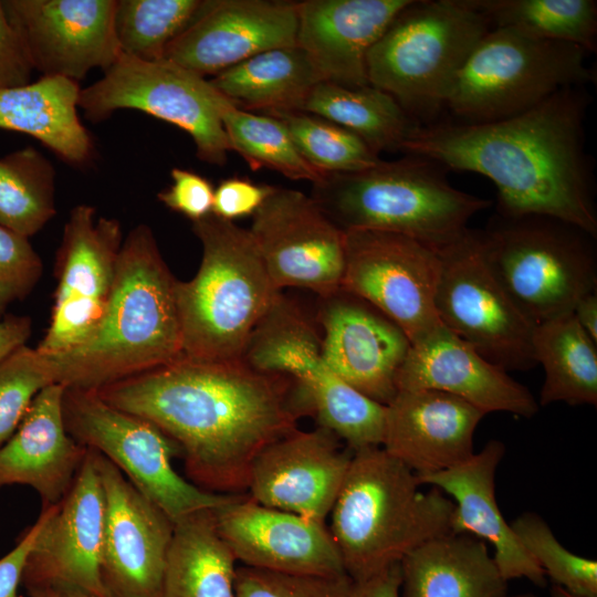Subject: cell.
I'll return each instance as SVG.
<instances>
[{
  "label": "cell",
  "instance_id": "cell-1",
  "mask_svg": "<svg viewBox=\"0 0 597 597\" xmlns=\"http://www.w3.org/2000/svg\"><path fill=\"white\" fill-rule=\"evenodd\" d=\"M109 405L139 416L180 450L190 481L220 494H245L251 465L270 443L296 428L292 380L243 358L179 356L95 389Z\"/></svg>",
  "mask_w": 597,
  "mask_h": 597
},
{
  "label": "cell",
  "instance_id": "cell-2",
  "mask_svg": "<svg viewBox=\"0 0 597 597\" xmlns=\"http://www.w3.org/2000/svg\"><path fill=\"white\" fill-rule=\"evenodd\" d=\"M587 86H569L519 115L463 124L417 126L405 155L426 157L447 171H469L496 188L495 213L545 214L597 237L594 164L586 150Z\"/></svg>",
  "mask_w": 597,
  "mask_h": 597
},
{
  "label": "cell",
  "instance_id": "cell-3",
  "mask_svg": "<svg viewBox=\"0 0 597 597\" xmlns=\"http://www.w3.org/2000/svg\"><path fill=\"white\" fill-rule=\"evenodd\" d=\"M176 283L151 229L133 228L123 240L98 328L82 345L49 354L56 384L98 389L181 356Z\"/></svg>",
  "mask_w": 597,
  "mask_h": 597
},
{
  "label": "cell",
  "instance_id": "cell-4",
  "mask_svg": "<svg viewBox=\"0 0 597 597\" xmlns=\"http://www.w3.org/2000/svg\"><path fill=\"white\" fill-rule=\"evenodd\" d=\"M381 447L353 453L329 512L328 530L353 582L400 561L420 544L450 532L454 503Z\"/></svg>",
  "mask_w": 597,
  "mask_h": 597
},
{
  "label": "cell",
  "instance_id": "cell-5",
  "mask_svg": "<svg viewBox=\"0 0 597 597\" xmlns=\"http://www.w3.org/2000/svg\"><path fill=\"white\" fill-rule=\"evenodd\" d=\"M312 198L343 231L399 233L437 251L492 203L453 187L433 160L408 154L363 170L327 174L314 185Z\"/></svg>",
  "mask_w": 597,
  "mask_h": 597
},
{
  "label": "cell",
  "instance_id": "cell-6",
  "mask_svg": "<svg viewBox=\"0 0 597 597\" xmlns=\"http://www.w3.org/2000/svg\"><path fill=\"white\" fill-rule=\"evenodd\" d=\"M202 245L197 274L176 283L182 355L199 360L242 358L263 316L281 294L249 230L212 213L192 222Z\"/></svg>",
  "mask_w": 597,
  "mask_h": 597
},
{
  "label": "cell",
  "instance_id": "cell-7",
  "mask_svg": "<svg viewBox=\"0 0 597 597\" xmlns=\"http://www.w3.org/2000/svg\"><path fill=\"white\" fill-rule=\"evenodd\" d=\"M491 28L468 0H410L368 52V84L419 126L434 124L455 73Z\"/></svg>",
  "mask_w": 597,
  "mask_h": 597
},
{
  "label": "cell",
  "instance_id": "cell-8",
  "mask_svg": "<svg viewBox=\"0 0 597 597\" xmlns=\"http://www.w3.org/2000/svg\"><path fill=\"white\" fill-rule=\"evenodd\" d=\"M479 231L493 274L534 324L572 313L597 291L596 237L583 228L545 214L494 213Z\"/></svg>",
  "mask_w": 597,
  "mask_h": 597
},
{
  "label": "cell",
  "instance_id": "cell-9",
  "mask_svg": "<svg viewBox=\"0 0 597 597\" xmlns=\"http://www.w3.org/2000/svg\"><path fill=\"white\" fill-rule=\"evenodd\" d=\"M587 55L575 44L491 28L455 73L444 111L463 124L519 115L562 88L595 83Z\"/></svg>",
  "mask_w": 597,
  "mask_h": 597
},
{
  "label": "cell",
  "instance_id": "cell-10",
  "mask_svg": "<svg viewBox=\"0 0 597 597\" xmlns=\"http://www.w3.org/2000/svg\"><path fill=\"white\" fill-rule=\"evenodd\" d=\"M67 433L109 460L174 522L217 510L238 494L199 488L172 465L179 447L150 421L103 400L95 389L65 387L62 400Z\"/></svg>",
  "mask_w": 597,
  "mask_h": 597
},
{
  "label": "cell",
  "instance_id": "cell-11",
  "mask_svg": "<svg viewBox=\"0 0 597 597\" xmlns=\"http://www.w3.org/2000/svg\"><path fill=\"white\" fill-rule=\"evenodd\" d=\"M229 103L209 80L171 61L121 54L101 80L81 90L77 105L92 122L125 108L168 122L190 135L200 160L222 166L231 150L221 122Z\"/></svg>",
  "mask_w": 597,
  "mask_h": 597
},
{
  "label": "cell",
  "instance_id": "cell-12",
  "mask_svg": "<svg viewBox=\"0 0 597 597\" xmlns=\"http://www.w3.org/2000/svg\"><path fill=\"white\" fill-rule=\"evenodd\" d=\"M242 358L259 371L289 377L298 413L342 439L359 436L373 420L374 401L329 368L322 335L282 293L254 328Z\"/></svg>",
  "mask_w": 597,
  "mask_h": 597
},
{
  "label": "cell",
  "instance_id": "cell-13",
  "mask_svg": "<svg viewBox=\"0 0 597 597\" xmlns=\"http://www.w3.org/2000/svg\"><path fill=\"white\" fill-rule=\"evenodd\" d=\"M438 253L436 310L442 325L505 371L536 366V324L493 274L483 255L480 231L469 228Z\"/></svg>",
  "mask_w": 597,
  "mask_h": 597
},
{
  "label": "cell",
  "instance_id": "cell-14",
  "mask_svg": "<svg viewBox=\"0 0 597 597\" xmlns=\"http://www.w3.org/2000/svg\"><path fill=\"white\" fill-rule=\"evenodd\" d=\"M345 232L341 289L380 311L413 344L440 328L437 250L407 235L376 230Z\"/></svg>",
  "mask_w": 597,
  "mask_h": 597
},
{
  "label": "cell",
  "instance_id": "cell-15",
  "mask_svg": "<svg viewBox=\"0 0 597 597\" xmlns=\"http://www.w3.org/2000/svg\"><path fill=\"white\" fill-rule=\"evenodd\" d=\"M123 244L121 222L75 206L56 251V287L50 324L36 349L59 354L88 341L105 314Z\"/></svg>",
  "mask_w": 597,
  "mask_h": 597
},
{
  "label": "cell",
  "instance_id": "cell-16",
  "mask_svg": "<svg viewBox=\"0 0 597 597\" xmlns=\"http://www.w3.org/2000/svg\"><path fill=\"white\" fill-rule=\"evenodd\" d=\"M249 231L279 291L297 286L325 297L341 289L345 232L312 197L272 186Z\"/></svg>",
  "mask_w": 597,
  "mask_h": 597
},
{
  "label": "cell",
  "instance_id": "cell-17",
  "mask_svg": "<svg viewBox=\"0 0 597 597\" xmlns=\"http://www.w3.org/2000/svg\"><path fill=\"white\" fill-rule=\"evenodd\" d=\"M94 455L105 496L101 579L106 596L157 597L175 523L109 460Z\"/></svg>",
  "mask_w": 597,
  "mask_h": 597
},
{
  "label": "cell",
  "instance_id": "cell-18",
  "mask_svg": "<svg viewBox=\"0 0 597 597\" xmlns=\"http://www.w3.org/2000/svg\"><path fill=\"white\" fill-rule=\"evenodd\" d=\"M33 67L78 83L121 55L114 33L116 0H1Z\"/></svg>",
  "mask_w": 597,
  "mask_h": 597
},
{
  "label": "cell",
  "instance_id": "cell-19",
  "mask_svg": "<svg viewBox=\"0 0 597 597\" xmlns=\"http://www.w3.org/2000/svg\"><path fill=\"white\" fill-rule=\"evenodd\" d=\"M105 496L94 451L87 449L72 486L50 513L28 555L24 588L65 583L107 597L101 579Z\"/></svg>",
  "mask_w": 597,
  "mask_h": 597
},
{
  "label": "cell",
  "instance_id": "cell-20",
  "mask_svg": "<svg viewBox=\"0 0 597 597\" xmlns=\"http://www.w3.org/2000/svg\"><path fill=\"white\" fill-rule=\"evenodd\" d=\"M339 441L322 427L279 438L253 461L245 494L259 504L326 522L354 453Z\"/></svg>",
  "mask_w": 597,
  "mask_h": 597
},
{
  "label": "cell",
  "instance_id": "cell-21",
  "mask_svg": "<svg viewBox=\"0 0 597 597\" xmlns=\"http://www.w3.org/2000/svg\"><path fill=\"white\" fill-rule=\"evenodd\" d=\"M320 300L317 321L327 365L353 388L387 406L397 392L410 341L380 311L343 289Z\"/></svg>",
  "mask_w": 597,
  "mask_h": 597
},
{
  "label": "cell",
  "instance_id": "cell-22",
  "mask_svg": "<svg viewBox=\"0 0 597 597\" xmlns=\"http://www.w3.org/2000/svg\"><path fill=\"white\" fill-rule=\"evenodd\" d=\"M297 2L206 0L164 59L202 77L217 75L261 52L296 45Z\"/></svg>",
  "mask_w": 597,
  "mask_h": 597
},
{
  "label": "cell",
  "instance_id": "cell-23",
  "mask_svg": "<svg viewBox=\"0 0 597 597\" xmlns=\"http://www.w3.org/2000/svg\"><path fill=\"white\" fill-rule=\"evenodd\" d=\"M217 527L241 565L292 574H346L325 522L238 494L214 511Z\"/></svg>",
  "mask_w": 597,
  "mask_h": 597
},
{
  "label": "cell",
  "instance_id": "cell-24",
  "mask_svg": "<svg viewBox=\"0 0 597 597\" xmlns=\"http://www.w3.org/2000/svg\"><path fill=\"white\" fill-rule=\"evenodd\" d=\"M483 411L432 389L398 390L386 406L381 448L417 476L451 469L474 453Z\"/></svg>",
  "mask_w": 597,
  "mask_h": 597
},
{
  "label": "cell",
  "instance_id": "cell-25",
  "mask_svg": "<svg viewBox=\"0 0 597 597\" xmlns=\"http://www.w3.org/2000/svg\"><path fill=\"white\" fill-rule=\"evenodd\" d=\"M396 386L397 391H443L465 400L485 415L504 411L531 418L538 411V402L525 386L444 326L411 344Z\"/></svg>",
  "mask_w": 597,
  "mask_h": 597
},
{
  "label": "cell",
  "instance_id": "cell-26",
  "mask_svg": "<svg viewBox=\"0 0 597 597\" xmlns=\"http://www.w3.org/2000/svg\"><path fill=\"white\" fill-rule=\"evenodd\" d=\"M410 0H305L297 2L296 45L322 81L369 85L366 57Z\"/></svg>",
  "mask_w": 597,
  "mask_h": 597
},
{
  "label": "cell",
  "instance_id": "cell-27",
  "mask_svg": "<svg viewBox=\"0 0 597 597\" xmlns=\"http://www.w3.org/2000/svg\"><path fill=\"white\" fill-rule=\"evenodd\" d=\"M504 453V444L491 440L464 462L417 478L421 485H432L453 499L450 532L488 541L494 548L493 559L506 582L524 577L544 587V570L524 549L495 499V472Z\"/></svg>",
  "mask_w": 597,
  "mask_h": 597
},
{
  "label": "cell",
  "instance_id": "cell-28",
  "mask_svg": "<svg viewBox=\"0 0 597 597\" xmlns=\"http://www.w3.org/2000/svg\"><path fill=\"white\" fill-rule=\"evenodd\" d=\"M64 390L60 384L44 387L17 430L0 447V489L13 484L30 486L41 498L42 507L61 502L87 452L66 431Z\"/></svg>",
  "mask_w": 597,
  "mask_h": 597
},
{
  "label": "cell",
  "instance_id": "cell-29",
  "mask_svg": "<svg viewBox=\"0 0 597 597\" xmlns=\"http://www.w3.org/2000/svg\"><path fill=\"white\" fill-rule=\"evenodd\" d=\"M400 597H507L484 541L446 533L409 552L400 561Z\"/></svg>",
  "mask_w": 597,
  "mask_h": 597
},
{
  "label": "cell",
  "instance_id": "cell-30",
  "mask_svg": "<svg viewBox=\"0 0 597 597\" xmlns=\"http://www.w3.org/2000/svg\"><path fill=\"white\" fill-rule=\"evenodd\" d=\"M77 82L41 76L23 86L0 90V129L30 135L71 165L93 157L94 144L77 114Z\"/></svg>",
  "mask_w": 597,
  "mask_h": 597
},
{
  "label": "cell",
  "instance_id": "cell-31",
  "mask_svg": "<svg viewBox=\"0 0 597 597\" xmlns=\"http://www.w3.org/2000/svg\"><path fill=\"white\" fill-rule=\"evenodd\" d=\"M209 82L235 107L270 115L302 112L310 92L322 80L306 53L294 45L261 52Z\"/></svg>",
  "mask_w": 597,
  "mask_h": 597
},
{
  "label": "cell",
  "instance_id": "cell-32",
  "mask_svg": "<svg viewBox=\"0 0 597 597\" xmlns=\"http://www.w3.org/2000/svg\"><path fill=\"white\" fill-rule=\"evenodd\" d=\"M214 511L175 523L157 597H235L238 562L218 531Z\"/></svg>",
  "mask_w": 597,
  "mask_h": 597
},
{
  "label": "cell",
  "instance_id": "cell-33",
  "mask_svg": "<svg viewBox=\"0 0 597 597\" xmlns=\"http://www.w3.org/2000/svg\"><path fill=\"white\" fill-rule=\"evenodd\" d=\"M536 364L545 380L538 406L563 401L570 406L597 404L596 343L579 326L573 313L536 325L533 334Z\"/></svg>",
  "mask_w": 597,
  "mask_h": 597
},
{
  "label": "cell",
  "instance_id": "cell-34",
  "mask_svg": "<svg viewBox=\"0 0 597 597\" xmlns=\"http://www.w3.org/2000/svg\"><path fill=\"white\" fill-rule=\"evenodd\" d=\"M302 112L354 133L377 154L400 151L419 126L389 94L371 85L348 87L322 81L310 92Z\"/></svg>",
  "mask_w": 597,
  "mask_h": 597
},
{
  "label": "cell",
  "instance_id": "cell-35",
  "mask_svg": "<svg viewBox=\"0 0 597 597\" xmlns=\"http://www.w3.org/2000/svg\"><path fill=\"white\" fill-rule=\"evenodd\" d=\"M492 28L575 44L588 54L597 50L595 0H468Z\"/></svg>",
  "mask_w": 597,
  "mask_h": 597
},
{
  "label": "cell",
  "instance_id": "cell-36",
  "mask_svg": "<svg viewBox=\"0 0 597 597\" xmlns=\"http://www.w3.org/2000/svg\"><path fill=\"white\" fill-rule=\"evenodd\" d=\"M55 170L31 146L0 158V224L27 238L56 213Z\"/></svg>",
  "mask_w": 597,
  "mask_h": 597
},
{
  "label": "cell",
  "instance_id": "cell-37",
  "mask_svg": "<svg viewBox=\"0 0 597 597\" xmlns=\"http://www.w3.org/2000/svg\"><path fill=\"white\" fill-rule=\"evenodd\" d=\"M221 122L231 150L251 169L268 168L289 179L307 180L313 185L327 175L302 156L279 118L243 111L229 103L221 112Z\"/></svg>",
  "mask_w": 597,
  "mask_h": 597
},
{
  "label": "cell",
  "instance_id": "cell-38",
  "mask_svg": "<svg viewBox=\"0 0 597 597\" xmlns=\"http://www.w3.org/2000/svg\"><path fill=\"white\" fill-rule=\"evenodd\" d=\"M206 0H116L114 33L121 54L164 59L167 46L200 15Z\"/></svg>",
  "mask_w": 597,
  "mask_h": 597
},
{
  "label": "cell",
  "instance_id": "cell-39",
  "mask_svg": "<svg viewBox=\"0 0 597 597\" xmlns=\"http://www.w3.org/2000/svg\"><path fill=\"white\" fill-rule=\"evenodd\" d=\"M290 133L302 156L325 174L363 170L381 158L362 138L320 116L305 112L270 114Z\"/></svg>",
  "mask_w": 597,
  "mask_h": 597
},
{
  "label": "cell",
  "instance_id": "cell-40",
  "mask_svg": "<svg viewBox=\"0 0 597 597\" xmlns=\"http://www.w3.org/2000/svg\"><path fill=\"white\" fill-rule=\"evenodd\" d=\"M510 525L524 549L554 585L574 597H597L596 561L566 549L548 524L535 513H523Z\"/></svg>",
  "mask_w": 597,
  "mask_h": 597
},
{
  "label": "cell",
  "instance_id": "cell-41",
  "mask_svg": "<svg viewBox=\"0 0 597 597\" xmlns=\"http://www.w3.org/2000/svg\"><path fill=\"white\" fill-rule=\"evenodd\" d=\"M56 384L49 354L23 345L0 360V447L17 430L34 397Z\"/></svg>",
  "mask_w": 597,
  "mask_h": 597
},
{
  "label": "cell",
  "instance_id": "cell-42",
  "mask_svg": "<svg viewBox=\"0 0 597 597\" xmlns=\"http://www.w3.org/2000/svg\"><path fill=\"white\" fill-rule=\"evenodd\" d=\"M347 574L311 575L238 565L235 597H350Z\"/></svg>",
  "mask_w": 597,
  "mask_h": 597
},
{
  "label": "cell",
  "instance_id": "cell-43",
  "mask_svg": "<svg viewBox=\"0 0 597 597\" xmlns=\"http://www.w3.org/2000/svg\"><path fill=\"white\" fill-rule=\"evenodd\" d=\"M42 271V260L29 238L0 224V314L31 293Z\"/></svg>",
  "mask_w": 597,
  "mask_h": 597
},
{
  "label": "cell",
  "instance_id": "cell-44",
  "mask_svg": "<svg viewBox=\"0 0 597 597\" xmlns=\"http://www.w3.org/2000/svg\"><path fill=\"white\" fill-rule=\"evenodd\" d=\"M170 177L171 185L157 195L160 202L192 222L211 213L214 188L207 178L177 167L171 169Z\"/></svg>",
  "mask_w": 597,
  "mask_h": 597
},
{
  "label": "cell",
  "instance_id": "cell-45",
  "mask_svg": "<svg viewBox=\"0 0 597 597\" xmlns=\"http://www.w3.org/2000/svg\"><path fill=\"white\" fill-rule=\"evenodd\" d=\"M271 189L272 186L258 185L248 178L223 179L213 191L211 213L232 222L235 219L252 217Z\"/></svg>",
  "mask_w": 597,
  "mask_h": 597
},
{
  "label": "cell",
  "instance_id": "cell-46",
  "mask_svg": "<svg viewBox=\"0 0 597 597\" xmlns=\"http://www.w3.org/2000/svg\"><path fill=\"white\" fill-rule=\"evenodd\" d=\"M33 71L0 0V90L31 83Z\"/></svg>",
  "mask_w": 597,
  "mask_h": 597
},
{
  "label": "cell",
  "instance_id": "cell-47",
  "mask_svg": "<svg viewBox=\"0 0 597 597\" xmlns=\"http://www.w3.org/2000/svg\"><path fill=\"white\" fill-rule=\"evenodd\" d=\"M50 513V506L42 507L36 521L18 537L15 546L0 558V597H18L22 573L29 553Z\"/></svg>",
  "mask_w": 597,
  "mask_h": 597
},
{
  "label": "cell",
  "instance_id": "cell-48",
  "mask_svg": "<svg viewBox=\"0 0 597 597\" xmlns=\"http://www.w3.org/2000/svg\"><path fill=\"white\" fill-rule=\"evenodd\" d=\"M400 563L363 580L353 582L350 597H400Z\"/></svg>",
  "mask_w": 597,
  "mask_h": 597
},
{
  "label": "cell",
  "instance_id": "cell-49",
  "mask_svg": "<svg viewBox=\"0 0 597 597\" xmlns=\"http://www.w3.org/2000/svg\"><path fill=\"white\" fill-rule=\"evenodd\" d=\"M32 332L28 316L0 314V360L25 345Z\"/></svg>",
  "mask_w": 597,
  "mask_h": 597
},
{
  "label": "cell",
  "instance_id": "cell-50",
  "mask_svg": "<svg viewBox=\"0 0 597 597\" xmlns=\"http://www.w3.org/2000/svg\"><path fill=\"white\" fill-rule=\"evenodd\" d=\"M572 313L579 326L597 344V291L583 296Z\"/></svg>",
  "mask_w": 597,
  "mask_h": 597
},
{
  "label": "cell",
  "instance_id": "cell-51",
  "mask_svg": "<svg viewBox=\"0 0 597 597\" xmlns=\"http://www.w3.org/2000/svg\"><path fill=\"white\" fill-rule=\"evenodd\" d=\"M29 597H100L81 587L65 583H48L25 588Z\"/></svg>",
  "mask_w": 597,
  "mask_h": 597
},
{
  "label": "cell",
  "instance_id": "cell-52",
  "mask_svg": "<svg viewBox=\"0 0 597 597\" xmlns=\"http://www.w3.org/2000/svg\"><path fill=\"white\" fill-rule=\"evenodd\" d=\"M551 596L552 597H574L570 594H568L566 590H564L563 588L554 584L552 585V588H551Z\"/></svg>",
  "mask_w": 597,
  "mask_h": 597
},
{
  "label": "cell",
  "instance_id": "cell-53",
  "mask_svg": "<svg viewBox=\"0 0 597 597\" xmlns=\"http://www.w3.org/2000/svg\"><path fill=\"white\" fill-rule=\"evenodd\" d=\"M511 597H536V596L531 594V593H525V594H519V595L511 596Z\"/></svg>",
  "mask_w": 597,
  "mask_h": 597
}]
</instances>
